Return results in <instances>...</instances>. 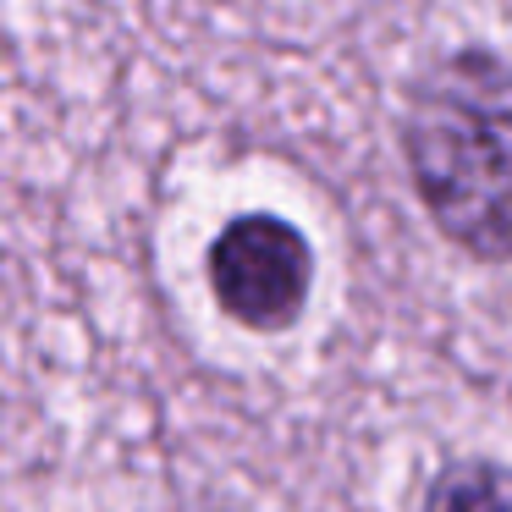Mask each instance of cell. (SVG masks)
<instances>
[{"mask_svg":"<svg viewBox=\"0 0 512 512\" xmlns=\"http://www.w3.org/2000/svg\"><path fill=\"white\" fill-rule=\"evenodd\" d=\"M402 160L441 237L512 265V61L463 45L430 61L402 105Z\"/></svg>","mask_w":512,"mask_h":512,"instance_id":"cell-1","label":"cell"},{"mask_svg":"<svg viewBox=\"0 0 512 512\" xmlns=\"http://www.w3.org/2000/svg\"><path fill=\"white\" fill-rule=\"evenodd\" d=\"M314 254L281 215H237L210 243V292L248 331H287L309 303Z\"/></svg>","mask_w":512,"mask_h":512,"instance_id":"cell-2","label":"cell"},{"mask_svg":"<svg viewBox=\"0 0 512 512\" xmlns=\"http://www.w3.org/2000/svg\"><path fill=\"white\" fill-rule=\"evenodd\" d=\"M424 512H512V468L452 463L424 496Z\"/></svg>","mask_w":512,"mask_h":512,"instance_id":"cell-3","label":"cell"}]
</instances>
